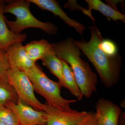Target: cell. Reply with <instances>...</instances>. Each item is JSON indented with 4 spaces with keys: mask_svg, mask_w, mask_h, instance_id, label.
Masks as SVG:
<instances>
[{
    "mask_svg": "<svg viewBox=\"0 0 125 125\" xmlns=\"http://www.w3.org/2000/svg\"><path fill=\"white\" fill-rule=\"evenodd\" d=\"M89 28L91 34L89 41L74 40L75 43L95 67L104 86L111 88L119 80L121 56L118 54L111 56L105 53L99 47L103 38L99 29L95 25Z\"/></svg>",
    "mask_w": 125,
    "mask_h": 125,
    "instance_id": "obj_1",
    "label": "cell"
},
{
    "mask_svg": "<svg viewBox=\"0 0 125 125\" xmlns=\"http://www.w3.org/2000/svg\"><path fill=\"white\" fill-rule=\"evenodd\" d=\"M52 44L56 56L70 65L83 96L86 98L90 97L97 90V75L81 57V51L74 40L72 38H68Z\"/></svg>",
    "mask_w": 125,
    "mask_h": 125,
    "instance_id": "obj_2",
    "label": "cell"
},
{
    "mask_svg": "<svg viewBox=\"0 0 125 125\" xmlns=\"http://www.w3.org/2000/svg\"><path fill=\"white\" fill-rule=\"evenodd\" d=\"M30 3L29 0L6 1L4 13L12 14L16 18L14 21H10L5 18L9 29L16 33H21L24 30L30 28L39 29L51 35L57 33L58 27L52 23L42 22L34 17L30 9Z\"/></svg>",
    "mask_w": 125,
    "mask_h": 125,
    "instance_id": "obj_3",
    "label": "cell"
},
{
    "mask_svg": "<svg viewBox=\"0 0 125 125\" xmlns=\"http://www.w3.org/2000/svg\"><path fill=\"white\" fill-rule=\"evenodd\" d=\"M32 84L35 92L45 99L49 106L61 111H71V104L77 100H68L61 95L62 86L59 82L52 80L36 65L31 69L24 72Z\"/></svg>",
    "mask_w": 125,
    "mask_h": 125,
    "instance_id": "obj_4",
    "label": "cell"
},
{
    "mask_svg": "<svg viewBox=\"0 0 125 125\" xmlns=\"http://www.w3.org/2000/svg\"><path fill=\"white\" fill-rule=\"evenodd\" d=\"M7 79L17 93L19 101L36 110L44 111L46 104H43L36 97L32 84L24 72L10 68Z\"/></svg>",
    "mask_w": 125,
    "mask_h": 125,
    "instance_id": "obj_5",
    "label": "cell"
},
{
    "mask_svg": "<svg viewBox=\"0 0 125 125\" xmlns=\"http://www.w3.org/2000/svg\"><path fill=\"white\" fill-rule=\"evenodd\" d=\"M44 112L46 114V125H81L92 112L61 111L46 104Z\"/></svg>",
    "mask_w": 125,
    "mask_h": 125,
    "instance_id": "obj_6",
    "label": "cell"
},
{
    "mask_svg": "<svg viewBox=\"0 0 125 125\" xmlns=\"http://www.w3.org/2000/svg\"><path fill=\"white\" fill-rule=\"evenodd\" d=\"M5 107L11 110L15 115L20 125H46V114L19 101L15 104L9 102Z\"/></svg>",
    "mask_w": 125,
    "mask_h": 125,
    "instance_id": "obj_7",
    "label": "cell"
},
{
    "mask_svg": "<svg viewBox=\"0 0 125 125\" xmlns=\"http://www.w3.org/2000/svg\"><path fill=\"white\" fill-rule=\"evenodd\" d=\"M94 113L98 125H118L119 117L122 113L118 105L104 98L98 100Z\"/></svg>",
    "mask_w": 125,
    "mask_h": 125,
    "instance_id": "obj_8",
    "label": "cell"
},
{
    "mask_svg": "<svg viewBox=\"0 0 125 125\" xmlns=\"http://www.w3.org/2000/svg\"><path fill=\"white\" fill-rule=\"evenodd\" d=\"M40 9L51 11L54 15L58 16L69 27H72L81 36L85 30V26L74 20L70 18L63 11L59 2L55 0H29Z\"/></svg>",
    "mask_w": 125,
    "mask_h": 125,
    "instance_id": "obj_9",
    "label": "cell"
},
{
    "mask_svg": "<svg viewBox=\"0 0 125 125\" xmlns=\"http://www.w3.org/2000/svg\"><path fill=\"white\" fill-rule=\"evenodd\" d=\"M5 52L10 68L25 72L32 69L36 65L29 58L22 43L12 45Z\"/></svg>",
    "mask_w": 125,
    "mask_h": 125,
    "instance_id": "obj_10",
    "label": "cell"
},
{
    "mask_svg": "<svg viewBox=\"0 0 125 125\" xmlns=\"http://www.w3.org/2000/svg\"><path fill=\"white\" fill-rule=\"evenodd\" d=\"M6 1L0 5V48L5 52L12 45L22 43L26 40V33H16L9 29L6 23L4 9Z\"/></svg>",
    "mask_w": 125,
    "mask_h": 125,
    "instance_id": "obj_11",
    "label": "cell"
},
{
    "mask_svg": "<svg viewBox=\"0 0 125 125\" xmlns=\"http://www.w3.org/2000/svg\"><path fill=\"white\" fill-rule=\"evenodd\" d=\"M43 65L46 66L51 73L57 77L62 87L66 88L62 74V66L60 60L52 49L48 52L41 59Z\"/></svg>",
    "mask_w": 125,
    "mask_h": 125,
    "instance_id": "obj_12",
    "label": "cell"
},
{
    "mask_svg": "<svg viewBox=\"0 0 125 125\" xmlns=\"http://www.w3.org/2000/svg\"><path fill=\"white\" fill-rule=\"evenodd\" d=\"M88 5V13L90 17L93 21L95 20L91 14L92 10H98L104 15L111 18L113 20L117 21L121 20L125 23V16L118 11L110 7L108 5L106 4L100 0H85Z\"/></svg>",
    "mask_w": 125,
    "mask_h": 125,
    "instance_id": "obj_13",
    "label": "cell"
},
{
    "mask_svg": "<svg viewBox=\"0 0 125 125\" xmlns=\"http://www.w3.org/2000/svg\"><path fill=\"white\" fill-rule=\"evenodd\" d=\"M24 46L29 58L35 63L52 49V43L43 39L31 41Z\"/></svg>",
    "mask_w": 125,
    "mask_h": 125,
    "instance_id": "obj_14",
    "label": "cell"
},
{
    "mask_svg": "<svg viewBox=\"0 0 125 125\" xmlns=\"http://www.w3.org/2000/svg\"><path fill=\"white\" fill-rule=\"evenodd\" d=\"M61 61L62 66V74L66 85V89L76 98L77 101H81L83 96L76 83L73 72L68 64L64 61L62 60Z\"/></svg>",
    "mask_w": 125,
    "mask_h": 125,
    "instance_id": "obj_15",
    "label": "cell"
},
{
    "mask_svg": "<svg viewBox=\"0 0 125 125\" xmlns=\"http://www.w3.org/2000/svg\"><path fill=\"white\" fill-rule=\"evenodd\" d=\"M19 97L13 87L8 82H0V104L9 102L18 103Z\"/></svg>",
    "mask_w": 125,
    "mask_h": 125,
    "instance_id": "obj_16",
    "label": "cell"
},
{
    "mask_svg": "<svg viewBox=\"0 0 125 125\" xmlns=\"http://www.w3.org/2000/svg\"><path fill=\"white\" fill-rule=\"evenodd\" d=\"M0 121L7 125H20L17 117L10 109L0 104Z\"/></svg>",
    "mask_w": 125,
    "mask_h": 125,
    "instance_id": "obj_17",
    "label": "cell"
},
{
    "mask_svg": "<svg viewBox=\"0 0 125 125\" xmlns=\"http://www.w3.org/2000/svg\"><path fill=\"white\" fill-rule=\"evenodd\" d=\"M10 69L6 52L0 48V82H8L7 73Z\"/></svg>",
    "mask_w": 125,
    "mask_h": 125,
    "instance_id": "obj_18",
    "label": "cell"
},
{
    "mask_svg": "<svg viewBox=\"0 0 125 125\" xmlns=\"http://www.w3.org/2000/svg\"><path fill=\"white\" fill-rule=\"evenodd\" d=\"M99 47L105 53L111 56H114L118 54L117 46L110 39H103L100 42Z\"/></svg>",
    "mask_w": 125,
    "mask_h": 125,
    "instance_id": "obj_19",
    "label": "cell"
},
{
    "mask_svg": "<svg viewBox=\"0 0 125 125\" xmlns=\"http://www.w3.org/2000/svg\"><path fill=\"white\" fill-rule=\"evenodd\" d=\"M81 125H98L94 113L92 112L89 117Z\"/></svg>",
    "mask_w": 125,
    "mask_h": 125,
    "instance_id": "obj_20",
    "label": "cell"
},
{
    "mask_svg": "<svg viewBox=\"0 0 125 125\" xmlns=\"http://www.w3.org/2000/svg\"><path fill=\"white\" fill-rule=\"evenodd\" d=\"M118 125H125V114L122 112L119 117Z\"/></svg>",
    "mask_w": 125,
    "mask_h": 125,
    "instance_id": "obj_21",
    "label": "cell"
},
{
    "mask_svg": "<svg viewBox=\"0 0 125 125\" xmlns=\"http://www.w3.org/2000/svg\"><path fill=\"white\" fill-rule=\"evenodd\" d=\"M0 125H7L6 124H5L4 123H3V122H1V121H0Z\"/></svg>",
    "mask_w": 125,
    "mask_h": 125,
    "instance_id": "obj_22",
    "label": "cell"
},
{
    "mask_svg": "<svg viewBox=\"0 0 125 125\" xmlns=\"http://www.w3.org/2000/svg\"><path fill=\"white\" fill-rule=\"evenodd\" d=\"M3 1H4V0H0V5Z\"/></svg>",
    "mask_w": 125,
    "mask_h": 125,
    "instance_id": "obj_23",
    "label": "cell"
}]
</instances>
